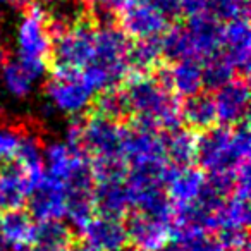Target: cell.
I'll return each mask as SVG.
<instances>
[{"mask_svg":"<svg viewBox=\"0 0 251 251\" xmlns=\"http://www.w3.org/2000/svg\"><path fill=\"white\" fill-rule=\"evenodd\" d=\"M50 40L43 11L38 4H31L23 9V21L18 31V62L38 79L49 69Z\"/></svg>","mask_w":251,"mask_h":251,"instance_id":"cell-1","label":"cell"},{"mask_svg":"<svg viewBox=\"0 0 251 251\" xmlns=\"http://www.w3.org/2000/svg\"><path fill=\"white\" fill-rule=\"evenodd\" d=\"M47 95L60 110L74 114L91 103L95 91L81 71L62 69L52 71V77L47 83Z\"/></svg>","mask_w":251,"mask_h":251,"instance_id":"cell-2","label":"cell"},{"mask_svg":"<svg viewBox=\"0 0 251 251\" xmlns=\"http://www.w3.org/2000/svg\"><path fill=\"white\" fill-rule=\"evenodd\" d=\"M115 23L122 29V33L133 42L160 38L172 26L145 0H131L117 14Z\"/></svg>","mask_w":251,"mask_h":251,"instance_id":"cell-3","label":"cell"},{"mask_svg":"<svg viewBox=\"0 0 251 251\" xmlns=\"http://www.w3.org/2000/svg\"><path fill=\"white\" fill-rule=\"evenodd\" d=\"M248 77L236 76L222 88L213 91L217 117L220 126L232 127L248 121Z\"/></svg>","mask_w":251,"mask_h":251,"instance_id":"cell-4","label":"cell"},{"mask_svg":"<svg viewBox=\"0 0 251 251\" xmlns=\"http://www.w3.org/2000/svg\"><path fill=\"white\" fill-rule=\"evenodd\" d=\"M25 208L35 222L62 220L66 217L64 186L43 176L42 182L33 189L25 203Z\"/></svg>","mask_w":251,"mask_h":251,"instance_id":"cell-5","label":"cell"},{"mask_svg":"<svg viewBox=\"0 0 251 251\" xmlns=\"http://www.w3.org/2000/svg\"><path fill=\"white\" fill-rule=\"evenodd\" d=\"M179 117L186 129L193 131L195 134L205 133L219 126L213 93L203 90L193 97L182 98L181 107H179Z\"/></svg>","mask_w":251,"mask_h":251,"instance_id":"cell-6","label":"cell"},{"mask_svg":"<svg viewBox=\"0 0 251 251\" xmlns=\"http://www.w3.org/2000/svg\"><path fill=\"white\" fill-rule=\"evenodd\" d=\"M36 222L25 206L0 212V237L14 250L31 248Z\"/></svg>","mask_w":251,"mask_h":251,"instance_id":"cell-7","label":"cell"},{"mask_svg":"<svg viewBox=\"0 0 251 251\" xmlns=\"http://www.w3.org/2000/svg\"><path fill=\"white\" fill-rule=\"evenodd\" d=\"M0 71H2V79H4L5 88H7L14 97H25V95L29 93L35 77H33L18 60H12L9 55L2 53Z\"/></svg>","mask_w":251,"mask_h":251,"instance_id":"cell-8","label":"cell"},{"mask_svg":"<svg viewBox=\"0 0 251 251\" xmlns=\"http://www.w3.org/2000/svg\"><path fill=\"white\" fill-rule=\"evenodd\" d=\"M176 246L179 251H227L219 234L212 230H193L176 236Z\"/></svg>","mask_w":251,"mask_h":251,"instance_id":"cell-9","label":"cell"},{"mask_svg":"<svg viewBox=\"0 0 251 251\" xmlns=\"http://www.w3.org/2000/svg\"><path fill=\"white\" fill-rule=\"evenodd\" d=\"M5 2H11L12 5H19L21 9H26L31 4H35V0H5Z\"/></svg>","mask_w":251,"mask_h":251,"instance_id":"cell-10","label":"cell"},{"mask_svg":"<svg viewBox=\"0 0 251 251\" xmlns=\"http://www.w3.org/2000/svg\"><path fill=\"white\" fill-rule=\"evenodd\" d=\"M14 251H33L31 248H19V250H14Z\"/></svg>","mask_w":251,"mask_h":251,"instance_id":"cell-11","label":"cell"},{"mask_svg":"<svg viewBox=\"0 0 251 251\" xmlns=\"http://www.w3.org/2000/svg\"><path fill=\"white\" fill-rule=\"evenodd\" d=\"M232 251H248V250H232Z\"/></svg>","mask_w":251,"mask_h":251,"instance_id":"cell-12","label":"cell"},{"mask_svg":"<svg viewBox=\"0 0 251 251\" xmlns=\"http://www.w3.org/2000/svg\"><path fill=\"white\" fill-rule=\"evenodd\" d=\"M0 119H2V112H0Z\"/></svg>","mask_w":251,"mask_h":251,"instance_id":"cell-13","label":"cell"},{"mask_svg":"<svg viewBox=\"0 0 251 251\" xmlns=\"http://www.w3.org/2000/svg\"><path fill=\"white\" fill-rule=\"evenodd\" d=\"M0 2H5V0H0Z\"/></svg>","mask_w":251,"mask_h":251,"instance_id":"cell-14","label":"cell"},{"mask_svg":"<svg viewBox=\"0 0 251 251\" xmlns=\"http://www.w3.org/2000/svg\"><path fill=\"white\" fill-rule=\"evenodd\" d=\"M0 38H2V33H0Z\"/></svg>","mask_w":251,"mask_h":251,"instance_id":"cell-15","label":"cell"},{"mask_svg":"<svg viewBox=\"0 0 251 251\" xmlns=\"http://www.w3.org/2000/svg\"><path fill=\"white\" fill-rule=\"evenodd\" d=\"M45 2H49V0H45Z\"/></svg>","mask_w":251,"mask_h":251,"instance_id":"cell-16","label":"cell"}]
</instances>
